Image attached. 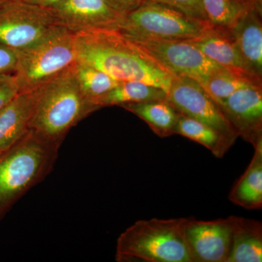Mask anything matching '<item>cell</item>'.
I'll list each match as a JSON object with an SVG mask.
<instances>
[{
    "label": "cell",
    "instance_id": "1",
    "mask_svg": "<svg viewBox=\"0 0 262 262\" xmlns=\"http://www.w3.org/2000/svg\"><path fill=\"white\" fill-rule=\"evenodd\" d=\"M77 61L96 67L119 81H139L168 93L175 76L117 29L75 33Z\"/></svg>",
    "mask_w": 262,
    "mask_h": 262
},
{
    "label": "cell",
    "instance_id": "2",
    "mask_svg": "<svg viewBox=\"0 0 262 262\" xmlns=\"http://www.w3.org/2000/svg\"><path fill=\"white\" fill-rule=\"evenodd\" d=\"M29 130L61 146L69 131L98 110L81 92L74 64L34 90Z\"/></svg>",
    "mask_w": 262,
    "mask_h": 262
},
{
    "label": "cell",
    "instance_id": "3",
    "mask_svg": "<svg viewBox=\"0 0 262 262\" xmlns=\"http://www.w3.org/2000/svg\"><path fill=\"white\" fill-rule=\"evenodd\" d=\"M60 146L29 130L0 155V221L51 172Z\"/></svg>",
    "mask_w": 262,
    "mask_h": 262
},
{
    "label": "cell",
    "instance_id": "4",
    "mask_svg": "<svg viewBox=\"0 0 262 262\" xmlns=\"http://www.w3.org/2000/svg\"><path fill=\"white\" fill-rule=\"evenodd\" d=\"M184 219L139 220L117 239V261L192 262L184 233Z\"/></svg>",
    "mask_w": 262,
    "mask_h": 262
},
{
    "label": "cell",
    "instance_id": "5",
    "mask_svg": "<svg viewBox=\"0 0 262 262\" xmlns=\"http://www.w3.org/2000/svg\"><path fill=\"white\" fill-rule=\"evenodd\" d=\"M17 52L18 63L13 75L19 91H34L75 63V33L54 26L37 42Z\"/></svg>",
    "mask_w": 262,
    "mask_h": 262
},
{
    "label": "cell",
    "instance_id": "6",
    "mask_svg": "<svg viewBox=\"0 0 262 262\" xmlns=\"http://www.w3.org/2000/svg\"><path fill=\"white\" fill-rule=\"evenodd\" d=\"M209 27L168 5L144 1L124 15L117 30L130 39L189 40L200 37Z\"/></svg>",
    "mask_w": 262,
    "mask_h": 262
},
{
    "label": "cell",
    "instance_id": "7",
    "mask_svg": "<svg viewBox=\"0 0 262 262\" xmlns=\"http://www.w3.org/2000/svg\"><path fill=\"white\" fill-rule=\"evenodd\" d=\"M128 39L175 77H189L201 84L228 70L210 59L189 40Z\"/></svg>",
    "mask_w": 262,
    "mask_h": 262
},
{
    "label": "cell",
    "instance_id": "8",
    "mask_svg": "<svg viewBox=\"0 0 262 262\" xmlns=\"http://www.w3.org/2000/svg\"><path fill=\"white\" fill-rule=\"evenodd\" d=\"M166 99L179 114L206 124L232 144L239 137L219 103L198 81L174 77Z\"/></svg>",
    "mask_w": 262,
    "mask_h": 262
},
{
    "label": "cell",
    "instance_id": "9",
    "mask_svg": "<svg viewBox=\"0 0 262 262\" xmlns=\"http://www.w3.org/2000/svg\"><path fill=\"white\" fill-rule=\"evenodd\" d=\"M54 27L47 8L8 0L0 7V43L20 50L37 42Z\"/></svg>",
    "mask_w": 262,
    "mask_h": 262
},
{
    "label": "cell",
    "instance_id": "10",
    "mask_svg": "<svg viewBox=\"0 0 262 262\" xmlns=\"http://www.w3.org/2000/svg\"><path fill=\"white\" fill-rule=\"evenodd\" d=\"M235 217L211 221L184 219V237L192 262L227 261Z\"/></svg>",
    "mask_w": 262,
    "mask_h": 262
},
{
    "label": "cell",
    "instance_id": "11",
    "mask_svg": "<svg viewBox=\"0 0 262 262\" xmlns=\"http://www.w3.org/2000/svg\"><path fill=\"white\" fill-rule=\"evenodd\" d=\"M46 8L53 25L73 33L94 29L117 30L123 18L104 0H61Z\"/></svg>",
    "mask_w": 262,
    "mask_h": 262
},
{
    "label": "cell",
    "instance_id": "12",
    "mask_svg": "<svg viewBox=\"0 0 262 262\" xmlns=\"http://www.w3.org/2000/svg\"><path fill=\"white\" fill-rule=\"evenodd\" d=\"M238 136L255 147L262 141V84H253L217 102Z\"/></svg>",
    "mask_w": 262,
    "mask_h": 262
},
{
    "label": "cell",
    "instance_id": "13",
    "mask_svg": "<svg viewBox=\"0 0 262 262\" xmlns=\"http://www.w3.org/2000/svg\"><path fill=\"white\" fill-rule=\"evenodd\" d=\"M189 41L215 63L229 70L261 81L248 69L228 29L210 27L200 37Z\"/></svg>",
    "mask_w": 262,
    "mask_h": 262
},
{
    "label": "cell",
    "instance_id": "14",
    "mask_svg": "<svg viewBox=\"0 0 262 262\" xmlns=\"http://www.w3.org/2000/svg\"><path fill=\"white\" fill-rule=\"evenodd\" d=\"M261 11L262 5L253 7L228 29L248 69L262 80Z\"/></svg>",
    "mask_w": 262,
    "mask_h": 262
},
{
    "label": "cell",
    "instance_id": "15",
    "mask_svg": "<svg viewBox=\"0 0 262 262\" xmlns=\"http://www.w3.org/2000/svg\"><path fill=\"white\" fill-rule=\"evenodd\" d=\"M34 100V91L19 93L0 112V155L29 130Z\"/></svg>",
    "mask_w": 262,
    "mask_h": 262
},
{
    "label": "cell",
    "instance_id": "16",
    "mask_svg": "<svg viewBox=\"0 0 262 262\" xmlns=\"http://www.w3.org/2000/svg\"><path fill=\"white\" fill-rule=\"evenodd\" d=\"M261 261V222L236 216L232 247L227 262Z\"/></svg>",
    "mask_w": 262,
    "mask_h": 262
},
{
    "label": "cell",
    "instance_id": "17",
    "mask_svg": "<svg viewBox=\"0 0 262 262\" xmlns=\"http://www.w3.org/2000/svg\"><path fill=\"white\" fill-rule=\"evenodd\" d=\"M251 163L229 193L232 203L248 210L262 207V141L254 147Z\"/></svg>",
    "mask_w": 262,
    "mask_h": 262
},
{
    "label": "cell",
    "instance_id": "18",
    "mask_svg": "<svg viewBox=\"0 0 262 262\" xmlns=\"http://www.w3.org/2000/svg\"><path fill=\"white\" fill-rule=\"evenodd\" d=\"M120 107L144 120L151 130L160 138L169 137L175 134L179 113L166 98L158 101L127 103Z\"/></svg>",
    "mask_w": 262,
    "mask_h": 262
},
{
    "label": "cell",
    "instance_id": "19",
    "mask_svg": "<svg viewBox=\"0 0 262 262\" xmlns=\"http://www.w3.org/2000/svg\"><path fill=\"white\" fill-rule=\"evenodd\" d=\"M166 96V91L156 86L139 81H121L114 89L97 98L94 104L100 110L106 106H121L127 103L163 100Z\"/></svg>",
    "mask_w": 262,
    "mask_h": 262
},
{
    "label": "cell",
    "instance_id": "20",
    "mask_svg": "<svg viewBox=\"0 0 262 262\" xmlns=\"http://www.w3.org/2000/svg\"><path fill=\"white\" fill-rule=\"evenodd\" d=\"M175 134L184 136L204 146L217 158H222L233 145L220 133L203 122L179 114Z\"/></svg>",
    "mask_w": 262,
    "mask_h": 262
},
{
    "label": "cell",
    "instance_id": "21",
    "mask_svg": "<svg viewBox=\"0 0 262 262\" xmlns=\"http://www.w3.org/2000/svg\"><path fill=\"white\" fill-rule=\"evenodd\" d=\"M74 70L81 92L85 99L94 106V101L97 98L121 82L115 80L103 71L82 62L76 61L74 63Z\"/></svg>",
    "mask_w": 262,
    "mask_h": 262
},
{
    "label": "cell",
    "instance_id": "22",
    "mask_svg": "<svg viewBox=\"0 0 262 262\" xmlns=\"http://www.w3.org/2000/svg\"><path fill=\"white\" fill-rule=\"evenodd\" d=\"M262 3H246L239 0H203L207 24L211 27L229 29L247 10Z\"/></svg>",
    "mask_w": 262,
    "mask_h": 262
},
{
    "label": "cell",
    "instance_id": "23",
    "mask_svg": "<svg viewBox=\"0 0 262 262\" xmlns=\"http://www.w3.org/2000/svg\"><path fill=\"white\" fill-rule=\"evenodd\" d=\"M253 84H262L255 80L234 71L226 70L207 79L201 85L215 101H222L239 89Z\"/></svg>",
    "mask_w": 262,
    "mask_h": 262
},
{
    "label": "cell",
    "instance_id": "24",
    "mask_svg": "<svg viewBox=\"0 0 262 262\" xmlns=\"http://www.w3.org/2000/svg\"><path fill=\"white\" fill-rule=\"evenodd\" d=\"M144 1L168 5L169 7L182 12L191 18L207 24L204 10H203V0H144Z\"/></svg>",
    "mask_w": 262,
    "mask_h": 262
},
{
    "label": "cell",
    "instance_id": "25",
    "mask_svg": "<svg viewBox=\"0 0 262 262\" xmlns=\"http://www.w3.org/2000/svg\"><path fill=\"white\" fill-rule=\"evenodd\" d=\"M18 84L12 74H0V112L19 94Z\"/></svg>",
    "mask_w": 262,
    "mask_h": 262
},
{
    "label": "cell",
    "instance_id": "26",
    "mask_svg": "<svg viewBox=\"0 0 262 262\" xmlns=\"http://www.w3.org/2000/svg\"><path fill=\"white\" fill-rule=\"evenodd\" d=\"M18 52L0 43V74H12L16 70Z\"/></svg>",
    "mask_w": 262,
    "mask_h": 262
},
{
    "label": "cell",
    "instance_id": "27",
    "mask_svg": "<svg viewBox=\"0 0 262 262\" xmlns=\"http://www.w3.org/2000/svg\"><path fill=\"white\" fill-rule=\"evenodd\" d=\"M110 8L121 15H125L134 11L144 0H104Z\"/></svg>",
    "mask_w": 262,
    "mask_h": 262
},
{
    "label": "cell",
    "instance_id": "28",
    "mask_svg": "<svg viewBox=\"0 0 262 262\" xmlns=\"http://www.w3.org/2000/svg\"><path fill=\"white\" fill-rule=\"evenodd\" d=\"M20 1L29 3V4L42 7V8H50V7L59 3L61 0H20Z\"/></svg>",
    "mask_w": 262,
    "mask_h": 262
},
{
    "label": "cell",
    "instance_id": "29",
    "mask_svg": "<svg viewBox=\"0 0 262 262\" xmlns=\"http://www.w3.org/2000/svg\"><path fill=\"white\" fill-rule=\"evenodd\" d=\"M239 1L246 2V3H262V0H239Z\"/></svg>",
    "mask_w": 262,
    "mask_h": 262
},
{
    "label": "cell",
    "instance_id": "30",
    "mask_svg": "<svg viewBox=\"0 0 262 262\" xmlns=\"http://www.w3.org/2000/svg\"><path fill=\"white\" fill-rule=\"evenodd\" d=\"M8 0H0V7L3 6Z\"/></svg>",
    "mask_w": 262,
    "mask_h": 262
}]
</instances>
